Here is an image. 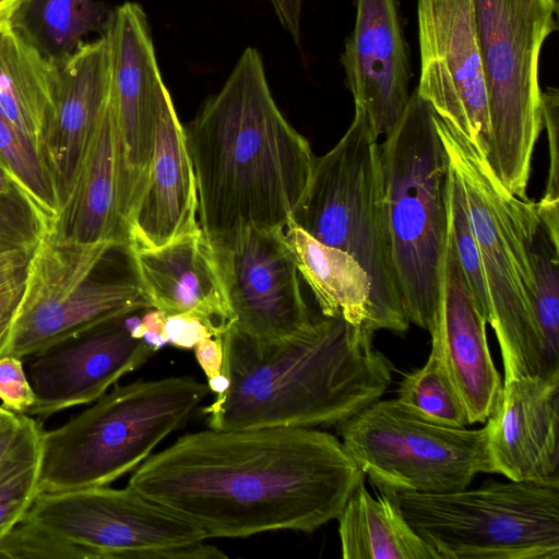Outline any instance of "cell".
<instances>
[{
	"instance_id": "obj_9",
	"label": "cell",
	"mask_w": 559,
	"mask_h": 559,
	"mask_svg": "<svg viewBox=\"0 0 559 559\" xmlns=\"http://www.w3.org/2000/svg\"><path fill=\"white\" fill-rule=\"evenodd\" d=\"M474 11L490 128L486 160L509 193L526 200L543 130L539 57L557 29L558 0H474Z\"/></svg>"
},
{
	"instance_id": "obj_33",
	"label": "cell",
	"mask_w": 559,
	"mask_h": 559,
	"mask_svg": "<svg viewBox=\"0 0 559 559\" xmlns=\"http://www.w3.org/2000/svg\"><path fill=\"white\" fill-rule=\"evenodd\" d=\"M45 233L41 218L20 190L0 194V254L15 250L32 254Z\"/></svg>"
},
{
	"instance_id": "obj_7",
	"label": "cell",
	"mask_w": 559,
	"mask_h": 559,
	"mask_svg": "<svg viewBox=\"0 0 559 559\" xmlns=\"http://www.w3.org/2000/svg\"><path fill=\"white\" fill-rule=\"evenodd\" d=\"M129 240L81 242L45 233L0 354L27 358L106 320L152 309Z\"/></svg>"
},
{
	"instance_id": "obj_24",
	"label": "cell",
	"mask_w": 559,
	"mask_h": 559,
	"mask_svg": "<svg viewBox=\"0 0 559 559\" xmlns=\"http://www.w3.org/2000/svg\"><path fill=\"white\" fill-rule=\"evenodd\" d=\"M58 86L57 64L11 27L0 33V114L29 139L40 154L44 134L55 111Z\"/></svg>"
},
{
	"instance_id": "obj_38",
	"label": "cell",
	"mask_w": 559,
	"mask_h": 559,
	"mask_svg": "<svg viewBox=\"0 0 559 559\" xmlns=\"http://www.w3.org/2000/svg\"><path fill=\"white\" fill-rule=\"evenodd\" d=\"M193 349L207 381L222 374L224 360L222 336L204 338Z\"/></svg>"
},
{
	"instance_id": "obj_42",
	"label": "cell",
	"mask_w": 559,
	"mask_h": 559,
	"mask_svg": "<svg viewBox=\"0 0 559 559\" xmlns=\"http://www.w3.org/2000/svg\"><path fill=\"white\" fill-rule=\"evenodd\" d=\"M21 0H0V33L10 27L11 19Z\"/></svg>"
},
{
	"instance_id": "obj_11",
	"label": "cell",
	"mask_w": 559,
	"mask_h": 559,
	"mask_svg": "<svg viewBox=\"0 0 559 559\" xmlns=\"http://www.w3.org/2000/svg\"><path fill=\"white\" fill-rule=\"evenodd\" d=\"M336 426L344 449L379 490L444 493L495 473L485 427L440 425L397 399H378Z\"/></svg>"
},
{
	"instance_id": "obj_10",
	"label": "cell",
	"mask_w": 559,
	"mask_h": 559,
	"mask_svg": "<svg viewBox=\"0 0 559 559\" xmlns=\"http://www.w3.org/2000/svg\"><path fill=\"white\" fill-rule=\"evenodd\" d=\"M381 491L440 559H559V485L490 479L444 493Z\"/></svg>"
},
{
	"instance_id": "obj_2",
	"label": "cell",
	"mask_w": 559,
	"mask_h": 559,
	"mask_svg": "<svg viewBox=\"0 0 559 559\" xmlns=\"http://www.w3.org/2000/svg\"><path fill=\"white\" fill-rule=\"evenodd\" d=\"M185 131L200 226L212 243L248 227L285 228L316 156L277 107L255 48L242 51L223 87Z\"/></svg>"
},
{
	"instance_id": "obj_23",
	"label": "cell",
	"mask_w": 559,
	"mask_h": 559,
	"mask_svg": "<svg viewBox=\"0 0 559 559\" xmlns=\"http://www.w3.org/2000/svg\"><path fill=\"white\" fill-rule=\"evenodd\" d=\"M49 234L74 241L129 240L119 209L118 146L110 103Z\"/></svg>"
},
{
	"instance_id": "obj_44",
	"label": "cell",
	"mask_w": 559,
	"mask_h": 559,
	"mask_svg": "<svg viewBox=\"0 0 559 559\" xmlns=\"http://www.w3.org/2000/svg\"><path fill=\"white\" fill-rule=\"evenodd\" d=\"M144 342L150 345L155 352L160 349L167 344L163 333L144 332Z\"/></svg>"
},
{
	"instance_id": "obj_18",
	"label": "cell",
	"mask_w": 559,
	"mask_h": 559,
	"mask_svg": "<svg viewBox=\"0 0 559 559\" xmlns=\"http://www.w3.org/2000/svg\"><path fill=\"white\" fill-rule=\"evenodd\" d=\"M485 428L495 473L515 481L559 485V378L504 380Z\"/></svg>"
},
{
	"instance_id": "obj_17",
	"label": "cell",
	"mask_w": 559,
	"mask_h": 559,
	"mask_svg": "<svg viewBox=\"0 0 559 559\" xmlns=\"http://www.w3.org/2000/svg\"><path fill=\"white\" fill-rule=\"evenodd\" d=\"M354 28L341 55L355 108L380 138L399 123L409 100V66L396 0H355Z\"/></svg>"
},
{
	"instance_id": "obj_3",
	"label": "cell",
	"mask_w": 559,
	"mask_h": 559,
	"mask_svg": "<svg viewBox=\"0 0 559 559\" xmlns=\"http://www.w3.org/2000/svg\"><path fill=\"white\" fill-rule=\"evenodd\" d=\"M373 333L340 317L312 320L281 340L229 326L222 335L228 385L203 413L215 430L338 425L382 396L390 361Z\"/></svg>"
},
{
	"instance_id": "obj_31",
	"label": "cell",
	"mask_w": 559,
	"mask_h": 559,
	"mask_svg": "<svg viewBox=\"0 0 559 559\" xmlns=\"http://www.w3.org/2000/svg\"><path fill=\"white\" fill-rule=\"evenodd\" d=\"M396 399L430 421L456 428L468 425L464 404L432 347L426 364L404 377Z\"/></svg>"
},
{
	"instance_id": "obj_8",
	"label": "cell",
	"mask_w": 559,
	"mask_h": 559,
	"mask_svg": "<svg viewBox=\"0 0 559 559\" xmlns=\"http://www.w3.org/2000/svg\"><path fill=\"white\" fill-rule=\"evenodd\" d=\"M451 168L465 195L487 292L488 318L500 346L504 380L520 376L559 378L548 359L533 309V275L519 203L487 160L436 115Z\"/></svg>"
},
{
	"instance_id": "obj_14",
	"label": "cell",
	"mask_w": 559,
	"mask_h": 559,
	"mask_svg": "<svg viewBox=\"0 0 559 559\" xmlns=\"http://www.w3.org/2000/svg\"><path fill=\"white\" fill-rule=\"evenodd\" d=\"M417 22L415 91L486 159L490 128L474 0H417Z\"/></svg>"
},
{
	"instance_id": "obj_28",
	"label": "cell",
	"mask_w": 559,
	"mask_h": 559,
	"mask_svg": "<svg viewBox=\"0 0 559 559\" xmlns=\"http://www.w3.org/2000/svg\"><path fill=\"white\" fill-rule=\"evenodd\" d=\"M521 224L533 275V309L545 353L559 368V245L543 225L536 203L520 199Z\"/></svg>"
},
{
	"instance_id": "obj_26",
	"label": "cell",
	"mask_w": 559,
	"mask_h": 559,
	"mask_svg": "<svg viewBox=\"0 0 559 559\" xmlns=\"http://www.w3.org/2000/svg\"><path fill=\"white\" fill-rule=\"evenodd\" d=\"M373 498L360 483L336 518L345 559H440L409 525L393 497Z\"/></svg>"
},
{
	"instance_id": "obj_27",
	"label": "cell",
	"mask_w": 559,
	"mask_h": 559,
	"mask_svg": "<svg viewBox=\"0 0 559 559\" xmlns=\"http://www.w3.org/2000/svg\"><path fill=\"white\" fill-rule=\"evenodd\" d=\"M114 12L96 0H21L10 27L59 66L90 41V35L105 36Z\"/></svg>"
},
{
	"instance_id": "obj_19",
	"label": "cell",
	"mask_w": 559,
	"mask_h": 559,
	"mask_svg": "<svg viewBox=\"0 0 559 559\" xmlns=\"http://www.w3.org/2000/svg\"><path fill=\"white\" fill-rule=\"evenodd\" d=\"M487 319L471 295L450 228L443 257L439 325L431 336L466 409L468 425L486 423L503 389L488 346Z\"/></svg>"
},
{
	"instance_id": "obj_37",
	"label": "cell",
	"mask_w": 559,
	"mask_h": 559,
	"mask_svg": "<svg viewBox=\"0 0 559 559\" xmlns=\"http://www.w3.org/2000/svg\"><path fill=\"white\" fill-rule=\"evenodd\" d=\"M163 334L167 343L182 349H192L202 340L214 336L201 320L187 313L166 316Z\"/></svg>"
},
{
	"instance_id": "obj_25",
	"label": "cell",
	"mask_w": 559,
	"mask_h": 559,
	"mask_svg": "<svg viewBox=\"0 0 559 559\" xmlns=\"http://www.w3.org/2000/svg\"><path fill=\"white\" fill-rule=\"evenodd\" d=\"M284 235L322 314L340 317L367 330L371 282L362 266L347 252L318 241L292 221Z\"/></svg>"
},
{
	"instance_id": "obj_35",
	"label": "cell",
	"mask_w": 559,
	"mask_h": 559,
	"mask_svg": "<svg viewBox=\"0 0 559 559\" xmlns=\"http://www.w3.org/2000/svg\"><path fill=\"white\" fill-rule=\"evenodd\" d=\"M543 129L548 141L549 168L543 198L538 203L559 204V156H558V121L559 93L555 87H547L542 93Z\"/></svg>"
},
{
	"instance_id": "obj_36",
	"label": "cell",
	"mask_w": 559,
	"mask_h": 559,
	"mask_svg": "<svg viewBox=\"0 0 559 559\" xmlns=\"http://www.w3.org/2000/svg\"><path fill=\"white\" fill-rule=\"evenodd\" d=\"M0 400L2 407L16 414H25L34 405L35 393L21 358L0 357Z\"/></svg>"
},
{
	"instance_id": "obj_22",
	"label": "cell",
	"mask_w": 559,
	"mask_h": 559,
	"mask_svg": "<svg viewBox=\"0 0 559 559\" xmlns=\"http://www.w3.org/2000/svg\"><path fill=\"white\" fill-rule=\"evenodd\" d=\"M199 198L186 131L167 90L163 96L147 180L129 221L132 246L162 247L199 229Z\"/></svg>"
},
{
	"instance_id": "obj_13",
	"label": "cell",
	"mask_w": 559,
	"mask_h": 559,
	"mask_svg": "<svg viewBox=\"0 0 559 559\" xmlns=\"http://www.w3.org/2000/svg\"><path fill=\"white\" fill-rule=\"evenodd\" d=\"M110 56L109 103L115 122L119 209L127 227L144 190L155 146L163 81L147 16L127 1L115 8L106 34Z\"/></svg>"
},
{
	"instance_id": "obj_30",
	"label": "cell",
	"mask_w": 559,
	"mask_h": 559,
	"mask_svg": "<svg viewBox=\"0 0 559 559\" xmlns=\"http://www.w3.org/2000/svg\"><path fill=\"white\" fill-rule=\"evenodd\" d=\"M41 431L26 415L15 447L0 466V538L22 520L37 493Z\"/></svg>"
},
{
	"instance_id": "obj_12",
	"label": "cell",
	"mask_w": 559,
	"mask_h": 559,
	"mask_svg": "<svg viewBox=\"0 0 559 559\" xmlns=\"http://www.w3.org/2000/svg\"><path fill=\"white\" fill-rule=\"evenodd\" d=\"M74 543L86 559H217L204 532L129 486L37 492L22 518Z\"/></svg>"
},
{
	"instance_id": "obj_4",
	"label": "cell",
	"mask_w": 559,
	"mask_h": 559,
	"mask_svg": "<svg viewBox=\"0 0 559 559\" xmlns=\"http://www.w3.org/2000/svg\"><path fill=\"white\" fill-rule=\"evenodd\" d=\"M392 260L409 323L438 330L449 231L450 164L436 114L414 90L392 132L379 143Z\"/></svg>"
},
{
	"instance_id": "obj_21",
	"label": "cell",
	"mask_w": 559,
	"mask_h": 559,
	"mask_svg": "<svg viewBox=\"0 0 559 559\" xmlns=\"http://www.w3.org/2000/svg\"><path fill=\"white\" fill-rule=\"evenodd\" d=\"M132 246V245H131ZM142 286L166 316L197 317L222 336L233 323L213 246L202 228L157 248L132 246Z\"/></svg>"
},
{
	"instance_id": "obj_43",
	"label": "cell",
	"mask_w": 559,
	"mask_h": 559,
	"mask_svg": "<svg viewBox=\"0 0 559 559\" xmlns=\"http://www.w3.org/2000/svg\"><path fill=\"white\" fill-rule=\"evenodd\" d=\"M17 190H20V189L16 187L14 181L7 174V171L0 166V194H11Z\"/></svg>"
},
{
	"instance_id": "obj_16",
	"label": "cell",
	"mask_w": 559,
	"mask_h": 559,
	"mask_svg": "<svg viewBox=\"0 0 559 559\" xmlns=\"http://www.w3.org/2000/svg\"><path fill=\"white\" fill-rule=\"evenodd\" d=\"M128 314L100 322L28 356L25 371L35 403L25 415L47 418L92 403L123 374L142 366L155 350L143 338L131 335Z\"/></svg>"
},
{
	"instance_id": "obj_39",
	"label": "cell",
	"mask_w": 559,
	"mask_h": 559,
	"mask_svg": "<svg viewBox=\"0 0 559 559\" xmlns=\"http://www.w3.org/2000/svg\"><path fill=\"white\" fill-rule=\"evenodd\" d=\"M282 26L298 45L301 37V11L304 0H269Z\"/></svg>"
},
{
	"instance_id": "obj_32",
	"label": "cell",
	"mask_w": 559,
	"mask_h": 559,
	"mask_svg": "<svg viewBox=\"0 0 559 559\" xmlns=\"http://www.w3.org/2000/svg\"><path fill=\"white\" fill-rule=\"evenodd\" d=\"M448 215L451 237L471 295L479 311L487 319V292L479 251L472 230L464 190L451 166L448 182Z\"/></svg>"
},
{
	"instance_id": "obj_6",
	"label": "cell",
	"mask_w": 559,
	"mask_h": 559,
	"mask_svg": "<svg viewBox=\"0 0 559 559\" xmlns=\"http://www.w3.org/2000/svg\"><path fill=\"white\" fill-rule=\"evenodd\" d=\"M209 392L188 376L116 385L62 426L41 431L37 492L108 486L146 460Z\"/></svg>"
},
{
	"instance_id": "obj_40",
	"label": "cell",
	"mask_w": 559,
	"mask_h": 559,
	"mask_svg": "<svg viewBox=\"0 0 559 559\" xmlns=\"http://www.w3.org/2000/svg\"><path fill=\"white\" fill-rule=\"evenodd\" d=\"M26 419L25 414L13 413L0 426V466L15 447Z\"/></svg>"
},
{
	"instance_id": "obj_34",
	"label": "cell",
	"mask_w": 559,
	"mask_h": 559,
	"mask_svg": "<svg viewBox=\"0 0 559 559\" xmlns=\"http://www.w3.org/2000/svg\"><path fill=\"white\" fill-rule=\"evenodd\" d=\"M31 255L19 250L0 254V354L9 337L23 295Z\"/></svg>"
},
{
	"instance_id": "obj_20",
	"label": "cell",
	"mask_w": 559,
	"mask_h": 559,
	"mask_svg": "<svg viewBox=\"0 0 559 559\" xmlns=\"http://www.w3.org/2000/svg\"><path fill=\"white\" fill-rule=\"evenodd\" d=\"M59 67L52 118L41 155L64 204L88 142L109 103L110 56L107 36L85 43Z\"/></svg>"
},
{
	"instance_id": "obj_29",
	"label": "cell",
	"mask_w": 559,
	"mask_h": 559,
	"mask_svg": "<svg viewBox=\"0 0 559 559\" xmlns=\"http://www.w3.org/2000/svg\"><path fill=\"white\" fill-rule=\"evenodd\" d=\"M0 166L32 203L46 233L61 205L50 171L35 144L0 114Z\"/></svg>"
},
{
	"instance_id": "obj_1",
	"label": "cell",
	"mask_w": 559,
	"mask_h": 559,
	"mask_svg": "<svg viewBox=\"0 0 559 559\" xmlns=\"http://www.w3.org/2000/svg\"><path fill=\"white\" fill-rule=\"evenodd\" d=\"M365 474L335 436L309 427L207 429L136 467L128 486L213 537L335 520Z\"/></svg>"
},
{
	"instance_id": "obj_5",
	"label": "cell",
	"mask_w": 559,
	"mask_h": 559,
	"mask_svg": "<svg viewBox=\"0 0 559 559\" xmlns=\"http://www.w3.org/2000/svg\"><path fill=\"white\" fill-rule=\"evenodd\" d=\"M290 221L318 241L352 255L371 282L367 330L404 333L409 326L392 260L379 136L361 109L341 140L316 157Z\"/></svg>"
},
{
	"instance_id": "obj_15",
	"label": "cell",
	"mask_w": 559,
	"mask_h": 559,
	"mask_svg": "<svg viewBox=\"0 0 559 559\" xmlns=\"http://www.w3.org/2000/svg\"><path fill=\"white\" fill-rule=\"evenodd\" d=\"M212 246L233 316L230 326L253 338L275 341L310 324L284 229L248 227Z\"/></svg>"
},
{
	"instance_id": "obj_41",
	"label": "cell",
	"mask_w": 559,
	"mask_h": 559,
	"mask_svg": "<svg viewBox=\"0 0 559 559\" xmlns=\"http://www.w3.org/2000/svg\"><path fill=\"white\" fill-rule=\"evenodd\" d=\"M166 314L158 309L152 308L144 311L142 324L144 332L163 333Z\"/></svg>"
}]
</instances>
